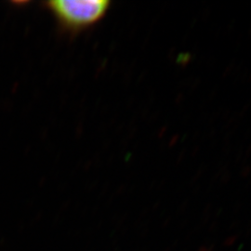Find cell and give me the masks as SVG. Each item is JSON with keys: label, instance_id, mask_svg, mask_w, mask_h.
I'll list each match as a JSON object with an SVG mask.
<instances>
[{"label": "cell", "instance_id": "obj_1", "mask_svg": "<svg viewBox=\"0 0 251 251\" xmlns=\"http://www.w3.org/2000/svg\"><path fill=\"white\" fill-rule=\"evenodd\" d=\"M63 32L76 35L98 24L110 8L107 0H52L43 3Z\"/></svg>", "mask_w": 251, "mask_h": 251}]
</instances>
